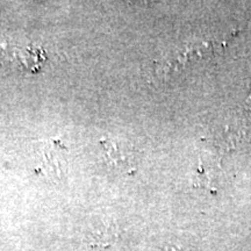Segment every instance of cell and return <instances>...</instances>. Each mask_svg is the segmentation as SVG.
I'll return each instance as SVG.
<instances>
[{
    "label": "cell",
    "mask_w": 251,
    "mask_h": 251,
    "mask_svg": "<svg viewBox=\"0 0 251 251\" xmlns=\"http://www.w3.org/2000/svg\"><path fill=\"white\" fill-rule=\"evenodd\" d=\"M103 156L109 168L124 175L135 170V155L129 144L121 141H101Z\"/></svg>",
    "instance_id": "6da1fadb"
},
{
    "label": "cell",
    "mask_w": 251,
    "mask_h": 251,
    "mask_svg": "<svg viewBox=\"0 0 251 251\" xmlns=\"http://www.w3.org/2000/svg\"><path fill=\"white\" fill-rule=\"evenodd\" d=\"M46 168L48 169L49 174L61 176L64 166V152L63 147L57 146L56 143H51L45 150Z\"/></svg>",
    "instance_id": "7a4b0ae2"
}]
</instances>
